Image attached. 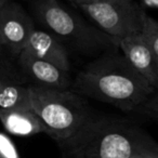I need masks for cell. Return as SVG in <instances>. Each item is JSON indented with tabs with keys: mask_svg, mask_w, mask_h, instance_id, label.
Wrapping results in <instances>:
<instances>
[{
	"mask_svg": "<svg viewBox=\"0 0 158 158\" xmlns=\"http://www.w3.org/2000/svg\"><path fill=\"white\" fill-rule=\"evenodd\" d=\"M118 48L99 55L77 73L69 90L123 112L144 113L156 89L139 74Z\"/></svg>",
	"mask_w": 158,
	"mask_h": 158,
	"instance_id": "6da1fadb",
	"label": "cell"
},
{
	"mask_svg": "<svg viewBox=\"0 0 158 158\" xmlns=\"http://www.w3.org/2000/svg\"><path fill=\"white\" fill-rule=\"evenodd\" d=\"M59 144L72 158L158 157V144L140 126L127 119L94 115Z\"/></svg>",
	"mask_w": 158,
	"mask_h": 158,
	"instance_id": "7a4b0ae2",
	"label": "cell"
},
{
	"mask_svg": "<svg viewBox=\"0 0 158 158\" xmlns=\"http://www.w3.org/2000/svg\"><path fill=\"white\" fill-rule=\"evenodd\" d=\"M34 12L42 26L62 44L81 55L99 56L117 48L116 40L66 9L59 0H37Z\"/></svg>",
	"mask_w": 158,
	"mask_h": 158,
	"instance_id": "3957f363",
	"label": "cell"
},
{
	"mask_svg": "<svg viewBox=\"0 0 158 158\" xmlns=\"http://www.w3.org/2000/svg\"><path fill=\"white\" fill-rule=\"evenodd\" d=\"M31 108L40 118L50 135L57 143L78 131L93 114L88 99L68 90L28 86Z\"/></svg>",
	"mask_w": 158,
	"mask_h": 158,
	"instance_id": "277c9868",
	"label": "cell"
},
{
	"mask_svg": "<svg viewBox=\"0 0 158 158\" xmlns=\"http://www.w3.org/2000/svg\"><path fill=\"white\" fill-rule=\"evenodd\" d=\"M78 8L94 22L97 27L117 40L140 33L144 10L134 0H99Z\"/></svg>",
	"mask_w": 158,
	"mask_h": 158,
	"instance_id": "5b68a950",
	"label": "cell"
},
{
	"mask_svg": "<svg viewBox=\"0 0 158 158\" xmlns=\"http://www.w3.org/2000/svg\"><path fill=\"white\" fill-rule=\"evenodd\" d=\"M35 24L24 8L19 3L8 1L0 9V35L7 50L13 56L24 50Z\"/></svg>",
	"mask_w": 158,
	"mask_h": 158,
	"instance_id": "8992f818",
	"label": "cell"
},
{
	"mask_svg": "<svg viewBox=\"0 0 158 158\" xmlns=\"http://www.w3.org/2000/svg\"><path fill=\"white\" fill-rule=\"evenodd\" d=\"M18 66L26 79L35 82L33 86L47 89L68 90L72 85L69 73L60 69L53 64L40 60L23 50L16 57Z\"/></svg>",
	"mask_w": 158,
	"mask_h": 158,
	"instance_id": "52a82bcc",
	"label": "cell"
},
{
	"mask_svg": "<svg viewBox=\"0 0 158 158\" xmlns=\"http://www.w3.org/2000/svg\"><path fill=\"white\" fill-rule=\"evenodd\" d=\"M117 48L129 64L141 74L153 88L157 89L158 59L153 55L140 34H131L117 40Z\"/></svg>",
	"mask_w": 158,
	"mask_h": 158,
	"instance_id": "ba28073f",
	"label": "cell"
},
{
	"mask_svg": "<svg viewBox=\"0 0 158 158\" xmlns=\"http://www.w3.org/2000/svg\"><path fill=\"white\" fill-rule=\"evenodd\" d=\"M24 50L38 59L53 64L64 72L69 73L70 62L68 50L48 31L34 29L27 39Z\"/></svg>",
	"mask_w": 158,
	"mask_h": 158,
	"instance_id": "9c48e42d",
	"label": "cell"
},
{
	"mask_svg": "<svg viewBox=\"0 0 158 158\" xmlns=\"http://www.w3.org/2000/svg\"><path fill=\"white\" fill-rule=\"evenodd\" d=\"M0 121L9 133L18 136H31L47 133L46 126L31 110H1Z\"/></svg>",
	"mask_w": 158,
	"mask_h": 158,
	"instance_id": "30bf717a",
	"label": "cell"
},
{
	"mask_svg": "<svg viewBox=\"0 0 158 158\" xmlns=\"http://www.w3.org/2000/svg\"><path fill=\"white\" fill-rule=\"evenodd\" d=\"M1 110H31L28 87L20 84H6L0 87Z\"/></svg>",
	"mask_w": 158,
	"mask_h": 158,
	"instance_id": "8fae6325",
	"label": "cell"
},
{
	"mask_svg": "<svg viewBox=\"0 0 158 158\" xmlns=\"http://www.w3.org/2000/svg\"><path fill=\"white\" fill-rule=\"evenodd\" d=\"M139 34L146 42L154 56L158 59V23L153 16L148 15L145 10L141 16V28Z\"/></svg>",
	"mask_w": 158,
	"mask_h": 158,
	"instance_id": "7c38bea8",
	"label": "cell"
},
{
	"mask_svg": "<svg viewBox=\"0 0 158 158\" xmlns=\"http://www.w3.org/2000/svg\"><path fill=\"white\" fill-rule=\"evenodd\" d=\"M26 78L21 73L20 68L15 69L9 65L6 57H0V87L6 84H20L23 85Z\"/></svg>",
	"mask_w": 158,
	"mask_h": 158,
	"instance_id": "4fadbf2b",
	"label": "cell"
},
{
	"mask_svg": "<svg viewBox=\"0 0 158 158\" xmlns=\"http://www.w3.org/2000/svg\"><path fill=\"white\" fill-rule=\"evenodd\" d=\"M0 158H21L20 152L8 134L0 131Z\"/></svg>",
	"mask_w": 158,
	"mask_h": 158,
	"instance_id": "5bb4252c",
	"label": "cell"
},
{
	"mask_svg": "<svg viewBox=\"0 0 158 158\" xmlns=\"http://www.w3.org/2000/svg\"><path fill=\"white\" fill-rule=\"evenodd\" d=\"M142 3L149 9H157L158 8V0H142Z\"/></svg>",
	"mask_w": 158,
	"mask_h": 158,
	"instance_id": "9a60e30c",
	"label": "cell"
},
{
	"mask_svg": "<svg viewBox=\"0 0 158 158\" xmlns=\"http://www.w3.org/2000/svg\"><path fill=\"white\" fill-rule=\"evenodd\" d=\"M6 51H7V52H9V51L7 50V48L5 47L2 37H1V35H0V57H6V53H5Z\"/></svg>",
	"mask_w": 158,
	"mask_h": 158,
	"instance_id": "2e32d148",
	"label": "cell"
},
{
	"mask_svg": "<svg viewBox=\"0 0 158 158\" xmlns=\"http://www.w3.org/2000/svg\"><path fill=\"white\" fill-rule=\"evenodd\" d=\"M72 2H74L75 5L80 6V5H88V3H92L95 1H99V0H70Z\"/></svg>",
	"mask_w": 158,
	"mask_h": 158,
	"instance_id": "e0dca14e",
	"label": "cell"
},
{
	"mask_svg": "<svg viewBox=\"0 0 158 158\" xmlns=\"http://www.w3.org/2000/svg\"><path fill=\"white\" fill-rule=\"evenodd\" d=\"M8 1H9V0H0V9H1V8H2L3 6L8 2Z\"/></svg>",
	"mask_w": 158,
	"mask_h": 158,
	"instance_id": "ac0fdd59",
	"label": "cell"
},
{
	"mask_svg": "<svg viewBox=\"0 0 158 158\" xmlns=\"http://www.w3.org/2000/svg\"><path fill=\"white\" fill-rule=\"evenodd\" d=\"M148 158H158V157H148Z\"/></svg>",
	"mask_w": 158,
	"mask_h": 158,
	"instance_id": "d6986e66",
	"label": "cell"
}]
</instances>
